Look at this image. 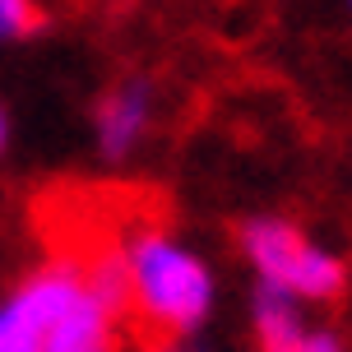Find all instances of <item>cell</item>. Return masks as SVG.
<instances>
[{
    "mask_svg": "<svg viewBox=\"0 0 352 352\" xmlns=\"http://www.w3.org/2000/svg\"><path fill=\"white\" fill-rule=\"evenodd\" d=\"M148 125V84L144 79H125L121 88L102 93L98 102V144L107 158H125L135 140Z\"/></svg>",
    "mask_w": 352,
    "mask_h": 352,
    "instance_id": "cell-2",
    "label": "cell"
},
{
    "mask_svg": "<svg viewBox=\"0 0 352 352\" xmlns=\"http://www.w3.org/2000/svg\"><path fill=\"white\" fill-rule=\"evenodd\" d=\"M255 329H260L264 352H301L306 334H301V320L287 287L260 278V287H255Z\"/></svg>",
    "mask_w": 352,
    "mask_h": 352,
    "instance_id": "cell-4",
    "label": "cell"
},
{
    "mask_svg": "<svg viewBox=\"0 0 352 352\" xmlns=\"http://www.w3.org/2000/svg\"><path fill=\"white\" fill-rule=\"evenodd\" d=\"M125 255H130V283H135L130 316L140 324L144 348H167L209 316V269L181 246H172L158 228H148V223L135 228V236L125 241Z\"/></svg>",
    "mask_w": 352,
    "mask_h": 352,
    "instance_id": "cell-1",
    "label": "cell"
},
{
    "mask_svg": "<svg viewBox=\"0 0 352 352\" xmlns=\"http://www.w3.org/2000/svg\"><path fill=\"white\" fill-rule=\"evenodd\" d=\"M5 135H10V125H5V111H0V148H5Z\"/></svg>",
    "mask_w": 352,
    "mask_h": 352,
    "instance_id": "cell-7",
    "label": "cell"
},
{
    "mask_svg": "<svg viewBox=\"0 0 352 352\" xmlns=\"http://www.w3.org/2000/svg\"><path fill=\"white\" fill-rule=\"evenodd\" d=\"M301 352H343V348H338L334 334H311L306 343H301Z\"/></svg>",
    "mask_w": 352,
    "mask_h": 352,
    "instance_id": "cell-6",
    "label": "cell"
},
{
    "mask_svg": "<svg viewBox=\"0 0 352 352\" xmlns=\"http://www.w3.org/2000/svg\"><path fill=\"white\" fill-rule=\"evenodd\" d=\"M47 19L33 0H0V37H28L37 33Z\"/></svg>",
    "mask_w": 352,
    "mask_h": 352,
    "instance_id": "cell-5",
    "label": "cell"
},
{
    "mask_svg": "<svg viewBox=\"0 0 352 352\" xmlns=\"http://www.w3.org/2000/svg\"><path fill=\"white\" fill-rule=\"evenodd\" d=\"M306 246L311 241L292 223H283V218H250L246 228H241V250L260 269V278L278 283V287H287V278H292V269H297Z\"/></svg>",
    "mask_w": 352,
    "mask_h": 352,
    "instance_id": "cell-3",
    "label": "cell"
}]
</instances>
